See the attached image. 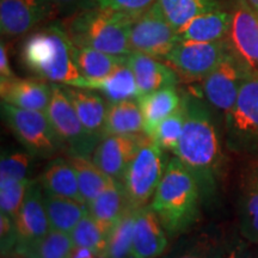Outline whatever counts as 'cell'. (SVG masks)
I'll return each instance as SVG.
<instances>
[{"label": "cell", "instance_id": "9", "mask_svg": "<svg viewBox=\"0 0 258 258\" xmlns=\"http://www.w3.org/2000/svg\"><path fill=\"white\" fill-rule=\"evenodd\" d=\"M46 114L70 153L91 158L101 139L86 131L61 84H51V96Z\"/></svg>", "mask_w": 258, "mask_h": 258}, {"label": "cell", "instance_id": "41", "mask_svg": "<svg viewBox=\"0 0 258 258\" xmlns=\"http://www.w3.org/2000/svg\"><path fill=\"white\" fill-rule=\"evenodd\" d=\"M69 258H103V254L89 247L74 245Z\"/></svg>", "mask_w": 258, "mask_h": 258}, {"label": "cell", "instance_id": "26", "mask_svg": "<svg viewBox=\"0 0 258 258\" xmlns=\"http://www.w3.org/2000/svg\"><path fill=\"white\" fill-rule=\"evenodd\" d=\"M44 206L51 230L71 233L76 225L89 214L88 205L77 200L44 192Z\"/></svg>", "mask_w": 258, "mask_h": 258}, {"label": "cell", "instance_id": "31", "mask_svg": "<svg viewBox=\"0 0 258 258\" xmlns=\"http://www.w3.org/2000/svg\"><path fill=\"white\" fill-rule=\"evenodd\" d=\"M74 246L70 233L51 230L28 246L19 247L16 252L23 257H36V258H69L71 251Z\"/></svg>", "mask_w": 258, "mask_h": 258}, {"label": "cell", "instance_id": "39", "mask_svg": "<svg viewBox=\"0 0 258 258\" xmlns=\"http://www.w3.org/2000/svg\"><path fill=\"white\" fill-rule=\"evenodd\" d=\"M172 258H215V251L211 241L200 239L186 245L184 249L173 254Z\"/></svg>", "mask_w": 258, "mask_h": 258}, {"label": "cell", "instance_id": "10", "mask_svg": "<svg viewBox=\"0 0 258 258\" xmlns=\"http://www.w3.org/2000/svg\"><path fill=\"white\" fill-rule=\"evenodd\" d=\"M230 55L224 41H179L165 60L188 82L203 80Z\"/></svg>", "mask_w": 258, "mask_h": 258}, {"label": "cell", "instance_id": "15", "mask_svg": "<svg viewBox=\"0 0 258 258\" xmlns=\"http://www.w3.org/2000/svg\"><path fill=\"white\" fill-rule=\"evenodd\" d=\"M48 0H0V29L5 36H21L50 15Z\"/></svg>", "mask_w": 258, "mask_h": 258}, {"label": "cell", "instance_id": "12", "mask_svg": "<svg viewBox=\"0 0 258 258\" xmlns=\"http://www.w3.org/2000/svg\"><path fill=\"white\" fill-rule=\"evenodd\" d=\"M230 41L235 55L250 73L258 74V16L246 0L232 15Z\"/></svg>", "mask_w": 258, "mask_h": 258}, {"label": "cell", "instance_id": "38", "mask_svg": "<svg viewBox=\"0 0 258 258\" xmlns=\"http://www.w3.org/2000/svg\"><path fill=\"white\" fill-rule=\"evenodd\" d=\"M0 240H2V253L6 254L16 250L18 243L17 230L15 220L9 215L0 214Z\"/></svg>", "mask_w": 258, "mask_h": 258}, {"label": "cell", "instance_id": "27", "mask_svg": "<svg viewBox=\"0 0 258 258\" xmlns=\"http://www.w3.org/2000/svg\"><path fill=\"white\" fill-rule=\"evenodd\" d=\"M127 56H117L89 47H74V61L80 77L96 80L104 78L125 63Z\"/></svg>", "mask_w": 258, "mask_h": 258}, {"label": "cell", "instance_id": "43", "mask_svg": "<svg viewBox=\"0 0 258 258\" xmlns=\"http://www.w3.org/2000/svg\"><path fill=\"white\" fill-rule=\"evenodd\" d=\"M246 3L251 6V9L258 15V0H246Z\"/></svg>", "mask_w": 258, "mask_h": 258}, {"label": "cell", "instance_id": "44", "mask_svg": "<svg viewBox=\"0 0 258 258\" xmlns=\"http://www.w3.org/2000/svg\"><path fill=\"white\" fill-rule=\"evenodd\" d=\"M237 258H253V257L250 256V254H239V252H238Z\"/></svg>", "mask_w": 258, "mask_h": 258}, {"label": "cell", "instance_id": "3", "mask_svg": "<svg viewBox=\"0 0 258 258\" xmlns=\"http://www.w3.org/2000/svg\"><path fill=\"white\" fill-rule=\"evenodd\" d=\"M74 47L63 25L54 23L29 35L22 46L21 57L24 66L38 79L72 85L80 78L74 61Z\"/></svg>", "mask_w": 258, "mask_h": 258}, {"label": "cell", "instance_id": "16", "mask_svg": "<svg viewBox=\"0 0 258 258\" xmlns=\"http://www.w3.org/2000/svg\"><path fill=\"white\" fill-rule=\"evenodd\" d=\"M167 246L166 231L151 207L137 211L132 258H157Z\"/></svg>", "mask_w": 258, "mask_h": 258}, {"label": "cell", "instance_id": "37", "mask_svg": "<svg viewBox=\"0 0 258 258\" xmlns=\"http://www.w3.org/2000/svg\"><path fill=\"white\" fill-rule=\"evenodd\" d=\"M156 2L157 0H89L90 5L133 16L145 11Z\"/></svg>", "mask_w": 258, "mask_h": 258}, {"label": "cell", "instance_id": "36", "mask_svg": "<svg viewBox=\"0 0 258 258\" xmlns=\"http://www.w3.org/2000/svg\"><path fill=\"white\" fill-rule=\"evenodd\" d=\"M30 166V157L25 152L4 154L0 161V182L4 180H23Z\"/></svg>", "mask_w": 258, "mask_h": 258}, {"label": "cell", "instance_id": "11", "mask_svg": "<svg viewBox=\"0 0 258 258\" xmlns=\"http://www.w3.org/2000/svg\"><path fill=\"white\" fill-rule=\"evenodd\" d=\"M250 72L231 54L202 80V91L211 105L228 114L237 102L240 86Z\"/></svg>", "mask_w": 258, "mask_h": 258}, {"label": "cell", "instance_id": "13", "mask_svg": "<svg viewBox=\"0 0 258 258\" xmlns=\"http://www.w3.org/2000/svg\"><path fill=\"white\" fill-rule=\"evenodd\" d=\"M145 133L137 135H105L92 153V161L106 176L121 183L127 166L137 153Z\"/></svg>", "mask_w": 258, "mask_h": 258}, {"label": "cell", "instance_id": "28", "mask_svg": "<svg viewBox=\"0 0 258 258\" xmlns=\"http://www.w3.org/2000/svg\"><path fill=\"white\" fill-rule=\"evenodd\" d=\"M66 158L76 171L80 194L88 205L108 186L111 178L93 163L91 158L74 153H69Z\"/></svg>", "mask_w": 258, "mask_h": 258}, {"label": "cell", "instance_id": "18", "mask_svg": "<svg viewBox=\"0 0 258 258\" xmlns=\"http://www.w3.org/2000/svg\"><path fill=\"white\" fill-rule=\"evenodd\" d=\"M2 102L28 110L46 111L51 96V85L42 79H21L15 77L0 83Z\"/></svg>", "mask_w": 258, "mask_h": 258}, {"label": "cell", "instance_id": "1", "mask_svg": "<svg viewBox=\"0 0 258 258\" xmlns=\"http://www.w3.org/2000/svg\"><path fill=\"white\" fill-rule=\"evenodd\" d=\"M185 122L175 156L196 177L202 194L214 188L221 164V145L212 115L196 96H183Z\"/></svg>", "mask_w": 258, "mask_h": 258}, {"label": "cell", "instance_id": "19", "mask_svg": "<svg viewBox=\"0 0 258 258\" xmlns=\"http://www.w3.org/2000/svg\"><path fill=\"white\" fill-rule=\"evenodd\" d=\"M71 86L101 92L108 99L109 103L138 99L140 97V91H139L134 73L127 64V61L104 78L90 80L80 77Z\"/></svg>", "mask_w": 258, "mask_h": 258}, {"label": "cell", "instance_id": "23", "mask_svg": "<svg viewBox=\"0 0 258 258\" xmlns=\"http://www.w3.org/2000/svg\"><path fill=\"white\" fill-rule=\"evenodd\" d=\"M232 15L215 9L195 17L178 31L180 41H222L230 34Z\"/></svg>", "mask_w": 258, "mask_h": 258}, {"label": "cell", "instance_id": "30", "mask_svg": "<svg viewBox=\"0 0 258 258\" xmlns=\"http://www.w3.org/2000/svg\"><path fill=\"white\" fill-rule=\"evenodd\" d=\"M137 211L128 206L116 222L110 233L108 235V241L103 258H132V245H133L134 222Z\"/></svg>", "mask_w": 258, "mask_h": 258}, {"label": "cell", "instance_id": "4", "mask_svg": "<svg viewBox=\"0 0 258 258\" xmlns=\"http://www.w3.org/2000/svg\"><path fill=\"white\" fill-rule=\"evenodd\" d=\"M132 16L90 5L73 15L63 27L74 46L127 56L132 53L129 44Z\"/></svg>", "mask_w": 258, "mask_h": 258}, {"label": "cell", "instance_id": "40", "mask_svg": "<svg viewBox=\"0 0 258 258\" xmlns=\"http://www.w3.org/2000/svg\"><path fill=\"white\" fill-rule=\"evenodd\" d=\"M15 77L16 76L11 70V64H10L8 46L4 43V41H2V44H0V83L9 82Z\"/></svg>", "mask_w": 258, "mask_h": 258}, {"label": "cell", "instance_id": "20", "mask_svg": "<svg viewBox=\"0 0 258 258\" xmlns=\"http://www.w3.org/2000/svg\"><path fill=\"white\" fill-rule=\"evenodd\" d=\"M62 88L86 131L102 139L109 103L93 90L71 85H62Z\"/></svg>", "mask_w": 258, "mask_h": 258}, {"label": "cell", "instance_id": "7", "mask_svg": "<svg viewBox=\"0 0 258 258\" xmlns=\"http://www.w3.org/2000/svg\"><path fill=\"white\" fill-rule=\"evenodd\" d=\"M227 144L240 153H258V74L249 73L233 109L226 114Z\"/></svg>", "mask_w": 258, "mask_h": 258}, {"label": "cell", "instance_id": "35", "mask_svg": "<svg viewBox=\"0 0 258 258\" xmlns=\"http://www.w3.org/2000/svg\"><path fill=\"white\" fill-rule=\"evenodd\" d=\"M32 180H4L0 182V211L15 220L23 205Z\"/></svg>", "mask_w": 258, "mask_h": 258}, {"label": "cell", "instance_id": "32", "mask_svg": "<svg viewBox=\"0 0 258 258\" xmlns=\"http://www.w3.org/2000/svg\"><path fill=\"white\" fill-rule=\"evenodd\" d=\"M241 233L251 243H258V176L245 189L240 209Z\"/></svg>", "mask_w": 258, "mask_h": 258}, {"label": "cell", "instance_id": "17", "mask_svg": "<svg viewBox=\"0 0 258 258\" xmlns=\"http://www.w3.org/2000/svg\"><path fill=\"white\" fill-rule=\"evenodd\" d=\"M127 64L133 71L140 96L157 90L172 88L178 83V74L170 64L157 60V57L132 51L125 57Z\"/></svg>", "mask_w": 258, "mask_h": 258}, {"label": "cell", "instance_id": "8", "mask_svg": "<svg viewBox=\"0 0 258 258\" xmlns=\"http://www.w3.org/2000/svg\"><path fill=\"white\" fill-rule=\"evenodd\" d=\"M179 41L178 31L167 22L157 2L145 11L132 16L129 27L132 51L165 59Z\"/></svg>", "mask_w": 258, "mask_h": 258}, {"label": "cell", "instance_id": "33", "mask_svg": "<svg viewBox=\"0 0 258 258\" xmlns=\"http://www.w3.org/2000/svg\"><path fill=\"white\" fill-rule=\"evenodd\" d=\"M184 122L185 109L182 101V105H180L173 114L167 116L165 120H163L159 124H158L152 138L154 143H156L163 151L175 152V150L179 144L180 137H182L183 134Z\"/></svg>", "mask_w": 258, "mask_h": 258}, {"label": "cell", "instance_id": "45", "mask_svg": "<svg viewBox=\"0 0 258 258\" xmlns=\"http://www.w3.org/2000/svg\"><path fill=\"white\" fill-rule=\"evenodd\" d=\"M23 258H36V257H23Z\"/></svg>", "mask_w": 258, "mask_h": 258}, {"label": "cell", "instance_id": "2", "mask_svg": "<svg viewBox=\"0 0 258 258\" xmlns=\"http://www.w3.org/2000/svg\"><path fill=\"white\" fill-rule=\"evenodd\" d=\"M202 190L191 171L175 157L169 160L150 207L170 237L184 233L198 221Z\"/></svg>", "mask_w": 258, "mask_h": 258}, {"label": "cell", "instance_id": "46", "mask_svg": "<svg viewBox=\"0 0 258 258\" xmlns=\"http://www.w3.org/2000/svg\"><path fill=\"white\" fill-rule=\"evenodd\" d=\"M257 16H258V15H257Z\"/></svg>", "mask_w": 258, "mask_h": 258}, {"label": "cell", "instance_id": "22", "mask_svg": "<svg viewBox=\"0 0 258 258\" xmlns=\"http://www.w3.org/2000/svg\"><path fill=\"white\" fill-rule=\"evenodd\" d=\"M137 101L143 112L144 133L147 137L153 138L158 124L182 105L183 97H180L176 86H172L145 93Z\"/></svg>", "mask_w": 258, "mask_h": 258}, {"label": "cell", "instance_id": "29", "mask_svg": "<svg viewBox=\"0 0 258 258\" xmlns=\"http://www.w3.org/2000/svg\"><path fill=\"white\" fill-rule=\"evenodd\" d=\"M157 4L177 31L198 16L218 8L217 0H157Z\"/></svg>", "mask_w": 258, "mask_h": 258}, {"label": "cell", "instance_id": "24", "mask_svg": "<svg viewBox=\"0 0 258 258\" xmlns=\"http://www.w3.org/2000/svg\"><path fill=\"white\" fill-rule=\"evenodd\" d=\"M44 192L84 202L76 171L67 158H55L46 166L40 177Z\"/></svg>", "mask_w": 258, "mask_h": 258}, {"label": "cell", "instance_id": "34", "mask_svg": "<svg viewBox=\"0 0 258 258\" xmlns=\"http://www.w3.org/2000/svg\"><path fill=\"white\" fill-rule=\"evenodd\" d=\"M70 234L77 246L89 247L102 254L104 252L108 235L99 228L90 214H86L71 231Z\"/></svg>", "mask_w": 258, "mask_h": 258}, {"label": "cell", "instance_id": "5", "mask_svg": "<svg viewBox=\"0 0 258 258\" xmlns=\"http://www.w3.org/2000/svg\"><path fill=\"white\" fill-rule=\"evenodd\" d=\"M166 166L164 151L152 138L145 134L121 179L129 206L135 209L147 207L148 201L152 200L163 178Z\"/></svg>", "mask_w": 258, "mask_h": 258}, {"label": "cell", "instance_id": "21", "mask_svg": "<svg viewBox=\"0 0 258 258\" xmlns=\"http://www.w3.org/2000/svg\"><path fill=\"white\" fill-rule=\"evenodd\" d=\"M128 206L123 186L111 178L108 186L93 201L88 203V209L99 228L109 235Z\"/></svg>", "mask_w": 258, "mask_h": 258}, {"label": "cell", "instance_id": "14", "mask_svg": "<svg viewBox=\"0 0 258 258\" xmlns=\"http://www.w3.org/2000/svg\"><path fill=\"white\" fill-rule=\"evenodd\" d=\"M43 191L40 182H32L29 186L23 205L15 218L18 235L16 250L34 244L50 231Z\"/></svg>", "mask_w": 258, "mask_h": 258}, {"label": "cell", "instance_id": "42", "mask_svg": "<svg viewBox=\"0 0 258 258\" xmlns=\"http://www.w3.org/2000/svg\"><path fill=\"white\" fill-rule=\"evenodd\" d=\"M84 0H48V3L53 9L62 10H72L78 8L83 4Z\"/></svg>", "mask_w": 258, "mask_h": 258}, {"label": "cell", "instance_id": "25", "mask_svg": "<svg viewBox=\"0 0 258 258\" xmlns=\"http://www.w3.org/2000/svg\"><path fill=\"white\" fill-rule=\"evenodd\" d=\"M141 133H144V117L137 99L109 103L103 137Z\"/></svg>", "mask_w": 258, "mask_h": 258}, {"label": "cell", "instance_id": "6", "mask_svg": "<svg viewBox=\"0 0 258 258\" xmlns=\"http://www.w3.org/2000/svg\"><path fill=\"white\" fill-rule=\"evenodd\" d=\"M4 121L29 154L50 158L63 148L46 111L28 110L2 102Z\"/></svg>", "mask_w": 258, "mask_h": 258}]
</instances>
